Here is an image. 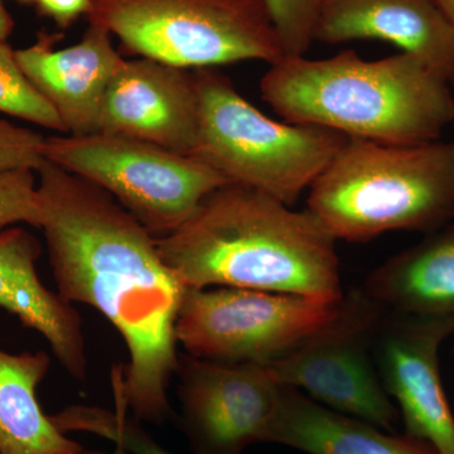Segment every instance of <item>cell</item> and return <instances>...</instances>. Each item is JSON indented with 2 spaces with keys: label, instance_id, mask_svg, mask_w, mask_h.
<instances>
[{
  "label": "cell",
  "instance_id": "1",
  "mask_svg": "<svg viewBox=\"0 0 454 454\" xmlns=\"http://www.w3.org/2000/svg\"><path fill=\"white\" fill-rule=\"evenodd\" d=\"M35 173L57 293L94 307L124 340L129 361L113 366L114 405L162 426L175 417L168 387L186 286L160 258L157 238L113 196L47 160Z\"/></svg>",
  "mask_w": 454,
  "mask_h": 454
},
{
  "label": "cell",
  "instance_id": "2",
  "mask_svg": "<svg viewBox=\"0 0 454 454\" xmlns=\"http://www.w3.org/2000/svg\"><path fill=\"white\" fill-rule=\"evenodd\" d=\"M337 239L318 217L241 184H223L190 220L157 239L186 288L254 289L336 303L343 297Z\"/></svg>",
  "mask_w": 454,
  "mask_h": 454
},
{
  "label": "cell",
  "instance_id": "3",
  "mask_svg": "<svg viewBox=\"0 0 454 454\" xmlns=\"http://www.w3.org/2000/svg\"><path fill=\"white\" fill-rule=\"evenodd\" d=\"M260 94L286 122L384 145L435 142L454 121L452 88L404 52L373 61L355 51L286 56L262 77Z\"/></svg>",
  "mask_w": 454,
  "mask_h": 454
},
{
  "label": "cell",
  "instance_id": "4",
  "mask_svg": "<svg viewBox=\"0 0 454 454\" xmlns=\"http://www.w3.org/2000/svg\"><path fill=\"white\" fill-rule=\"evenodd\" d=\"M307 202L337 240L437 231L454 219V142L384 145L348 137Z\"/></svg>",
  "mask_w": 454,
  "mask_h": 454
},
{
  "label": "cell",
  "instance_id": "5",
  "mask_svg": "<svg viewBox=\"0 0 454 454\" xmlns=\"http://www.w3.org/2000/svg\"><path fill=\"white\" fill-rule=\"evenodd\" d=\"M200 130L195 157L227 182L292 206L348 142L345 134L273 121L214 67L197 68Z\"/></svg>",
  "mask_w": 454,
  "mask_h": 454
},
{
  "label": "cell",
  "instance_id": "6",
  "mask_svg": "<svg viewBox=\"0 0 454 454\" xmlns=\"http://www.w3.org/2000/svg\"><path fill=\"white\" fill-rule=\"evenodd\" d=\"M86 18L128 52L187 70L284 57L264 0H91Z\"/></svg>",
  "mask_w": 454,
  "mask_h": 454
},
{
  "label": "cell",
  "instance_id": "7",
  "mask_svg": "<svg viewBox=\"0 0 454 454\" xmlns=\"http://www.w3.org/2000/svg\"><path fill=\"white\" fill-rule=\"evenodd\" d=\"M43 155L106 191L157 239L178 230L206 197L229 184L195 155L100 131L49 137Z\"/></svg>",
  "mask_w": 454,
  "mask_h": 454
},
{
  "label": "cell",
  "instance_id": "8",
  "mask_svg": "<svg viewBox=\"0 0 454 454\" xmlns=\"http://www.w3.org/2000/svg\"><path fill=\"white\" fill-rule=\"evenodd\" d=\"M382 310L361 286L352 289L340 298L327 324L262 366L278 384L395 433L399 411L382 384L373 356V334Z\"/></svg>",
  "mask_w": 454,
  "mask_h": 454
},
{
  "label": "cell",
  "instance_id": "9",
  "mask_svg": "<svg viewBox=\"0 0 454 454\" xmlns=\"http://www.w3.org/2000/svg\"><path fill=\"white\" fill-rule=\"evenodd\" d=\"M339 301L227 286L187 288L176 337L190 356L267 365L327 324Z\"/></svg>",
  "mask_w": 454,
  "mask_h": 454
},
{
  "label": "cell",
  "instance_id": "10",
  "mask_svg": "<svg viewBox=\"0 0 454 454\" xmlns=\"http://www.w3.org/2000/svg\"><path fill=\"white\" fill-rule=\"evenodd\" d=\"M178 424L195 454H243L267 443L283 385L262 365H227L179 355Z\"/></svg>",
  "mask_w": 454,
  "mask_h": 454
},
{
  "label": "cell",
  "instance_id": "11",
  "mask_svg": "<svg viewBox=\"0 0 454 454\" xmlns=\"http://www.w3.org/2000/svg\"><path fill=\"white\" fill-rule=\"evenodd\" d=\"M454 333V318L382 310L373 356L382 384L399 411L405 434L454 454V417L439 372V348Z\"/></svg>",
  "mask_w": 454,
  "mask_h": 454
},
{
  "label": "cell",
  "instance_id": "12",
  "mask_svg": "<svg viewBox=\"0 0 454 454\" xmlns=\"http://www.w3.org/2000/svg\"><path fill=\"white\" fill-rule=\"evenodd\" d=\"M199 130L200 97L193 71L146 57L124 59L101 104L98 133L193 155Z\"/></svg>",
  "mask_w": 454,
  "mask_h": 454
},
{
  "label": "cell",
  "instance_id": "13",
  "mask_svg": "<svg viewBox=\"0 0 454 454\" xmlns=\"http://www.w3.org/2000/svg\"><path fill=\"white\" fill-rule=\"evenodd\" d=\"M61 35L41 32L37 41L16 50L17 64L70 136L98 133L101 104L121 67V52L106 28L89 23L82 41L56 50Z\"/></svg>",
  "mask_w": 454,
  "mask_h": 454
},
{
  "label": "cell",
  "instance_id": "14",
  "mask_svg": "<svg viewBox=\"0 0 454 454\" xmlns=\"http://www.w3.org/2000/svg\"><path fill=\"white\" fill-rule=\"evenodd\" d=\"M384 41L454 88V26L435 0H319L315 41Z\"/></svg>",
  "mask_w": 454,
  "mask_h": 454
},
{
  "label": "cell",
  "instance_id": "15",
  "mask_svg": "<svg viewBox=\"0 0 454 454\" xmlns=\"http://www.w3.org/2000/svg\"><path fill=\"white\" fill-rule=\"evenodd\" d=\"M41 253L40 241L22 227L0 232V309L41 333L68 375L83 381L88 357L82 318L70 301L42 283L35 268Z\"/></svg>",
  "mask_w": 454,
  "mask_h": 454
},
{
  "label": "cell",
  "instance_id": "16",
  "mask_svg": "<svg viewBox=\"0 0 454 454\" xmlns=\"http://www.w3.org/2000/svg\"><path fill=\"white\" fill-rule=\"evenodd\" d=\"M267 443L309 454H439L428 442L378 428L283 387Z\"/></svg>",
  "mask_w": 454,
  "mask_h": 454
},
{
  "label": "cell",
  "instance_id": "17",
  "mask_svg": "<svg viewBox=\"0 0 454 454\" xmlns=\"http://www.w3.org/2000/svg\"><path fill=\"white\" fill-rule=\"evenodd\" d=\"M361 289L387 310L454 318V223L382 262Z\"/></svg>",
  "mask_w": 454,
  "mask_h": 454
},
{
  "label": "cell",
  "instance_id": "18",
  "mask_svg": "<svg viewBox=\"0 0 454 454\" xmlns=\"http://www.w3.org/2000/svg\"><path fill=\"white\" fill-rule=\"evenodd\" d=\"M51 367L47 352L0 349V454H82L79 442L42 411L37 387Z\"/></svg>",
  "mask_w": 454,
  "mask_h": 454
},
{
  "label": "cell",
  "instance_id": "19",
  "mask_svg": "<svg viewBox=\"0 0 454 454\" xmlns=\"http://www.w3.org/2000/svg\"><path fill=\"white\" fill-rule=\"evenodd\" d=\"M50 418L62 433H91L128 454H173L158 444L140 420L128 411L77 404L66 406Z\"/></svg>",
  "mask_w": 454,
  "mask_h": 454
},
{
  "label": "cell",
  "instance_id": "20",
  "mask_svg": "<svg viewBox=\"0 0 454 454\" xmlns=\"http://www.w3.org/2000/svg\"><path fill=\"white\" fill-rule=\"evenodd\" d=\"M0 113L65 133L55 110L35 91L17 64L16 50L0 41Z\"/></svg>",
  "mask_w": 454,
  "mask_h": 454
},
{
  "label": "cell",
  "instance_id": "21",
  "mask_svg": "<svg viewBox=\"0 0 454 454\" xmlns=\"http://www.w3.org/2000/svg\"><path fill=\"white\" fill-rule=\"evenodd\" d=\"M41 220L35 170L23 168L0 173V232L17 223L40 229Z\"/></svg>",
  "mask_w": 454,
  "mask_h": 454
},
{
  "label": "cell",
  "instance_id": "22",
  "mask_svg": "<svg viewBox=\"0 0 454 454\" xmlns=\"http://www.w3.org/2000/svg\"><path fill=\"white\" fill-rule=\"evenodd\" d=\"M282 42L284 57L304 56L315 42L319 0H264Z\"/></svg>",
  "mask_w": 454,
  "mask_h": 454
},
{
  "label": "cell",
  "instance_id": "23",
  "mask_svg": "<svg viewBox=\"0 0 454 454\" xmlns=\"http://www.w3.org/2000/svg\"><path fill=\"white\" fill-rule=\"evenodd\" d=\"M44 140L37 131L0 119V173L37 169L44 160Z\"/></svg>",
  "mask_w": 454,
  "mask_h": 454
},
{
  "label": "cell",
  "instance_id": "24",
  "mask_svg": "<svg viewBox=\"0 0 454 454\" xmlns=\"http://www.w3.org/2000/svg\"><path fill=\"white\" fill-rule=\"evenodd\" d=\"M42 16L50 18L59 28L66 29L82 16H88L91 0H35Z\"/></svg>",
  "mask_w": 454,
  "mask_h": 454
},
{
  "label": "cell",
  "instance_id": "25",
  "mask_svg": "<svg viewBox=\"0 0 454 454\" xmlns=\"http://www.w3.org/2000/svg\"><path fill=\"white\" fill-rule=\"evenodd\" d=\"M13 20H12L3 0H0V41H7L11 33L13 32Z\"/></svg>",
  "mask_w": 454,
  "mask_h": 454
},
{
  "label": "cell",
  "instance_id": "26",
  "mask_svg": "<svg viewBox=\"0 0 454 454\" xmlns=\"http://www.w3.org/2000/svg\"><path fill=\"white\" fill-rule=\"evenodd\" d=\"M435 2L454 26V0H435Z\"/></svg>",
  "mask_w": 454,
  "mask_h": 454
},
{
  "label": "cell",
  "instance_id": "27",
  "mask_svg": "<svg viewBox=\"0 0 454 454\" xmlns=\"http://www.w3.org/2000/svg\"><path fill=\"white\" fill-rule=\"evenodd\" d=\"M112 454H128L125 452L124 450H121V447H115V450H114V452Z\"/></svg>",
  "mask_w": 454,
  "mask_h": 454
},
{
  "label": "cell",
  "instance_id": "28",
  "mask_svg": "<svg viewBox=\"0 0 454 454\" xmlns=\"http://www.w3.org/2000/svg\"><path fill=\"white\" fill-rule=\"evenodd\" d=\"M82 454H107V453L100 452V450H83Z\"/></svg>",
  "mask_w": 454,
  "mask_h": 454
},
{
  "label": "cell",
  "instance_id": "29",
  "mask_svg": "<svg viewBox=\"0 0 454 454\" xmlns=\"http://www.w3.org/2000/svg\"><path fill=\"white\" fill-rule=\"evenodd\" d=\"M18 2H22V3H35V0H18Z\"/></svg>",
  "mask_w": 454,
  "mask_h": 454
}]
</instances>
